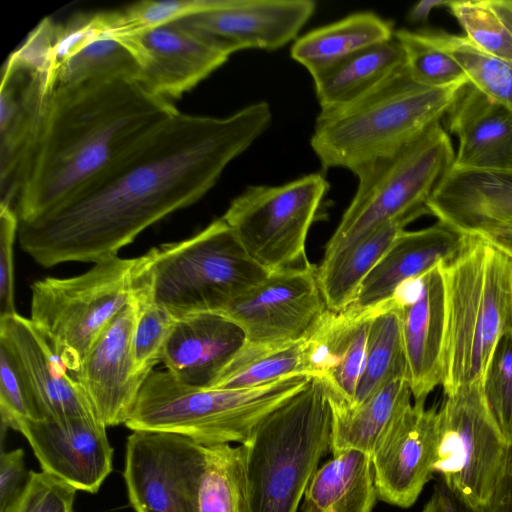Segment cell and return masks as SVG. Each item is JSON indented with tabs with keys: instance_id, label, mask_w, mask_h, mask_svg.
<instances>
[{
	"instance_id": "6da1fadb",
	"label": "cell",
	"mask_w": 512,
	"mask_h": 512,
	"mask_svg": "<svg viewBox=\"0 0 512 512\" xmlns=\"http://www.w3.org/2000/svg\"><path fill=\"white\" fill-rule=\"evenodd\" d=\"M271 120L265 101L222 118L177 111L75 196L20 222L21 248L47 268L117 256L146 228L200 200Z\"/></svg>"
},
{
	"instance_id": "7a4b0ae2",
	"label": "cell",
	"mask_w": 512,
	"mask_h": 512,
	"mask_svg": "<svg viewBox=\"0 0 512 512\" xmlns=\"http://www.w3.org/2000/svg\"><path fill=\"white\" fill-rule=\"evenodd\" d=\"M177 111L135 79L55 90L20 185L19 221L41 216L75 196Z\"/></svg>"
},
{
	"instance_id": "3957f363",
	"label": "cell",
	"mask_w": 512,
	"mask_h": 512,
	"mask_svg": "<svg viewBox=\"0 0 512 512\" xmlns=\"http://www.w3.org/2000/svg\"><path fill=\"white\" fill-rule=\"evenodd\" d=\"M444 288V395L483 382L499 341L512 335V257L478 234L439 264Z\"/></svg>"
},
{
	"instance_id": "277c9868",
	"label": "cell",
	"mask_w": 512,
	"mask_h": 512,
	"mask_svg": "<svg viewBox=\"0 0 512 512\" xmlns=\"http://www.w3.org/2000/svg\"><path fill=\"white\" fill-rule=\"evenodd\" d=\"M464 86H422L404 66L357 100L321 110L310 139L312 150L324 169L353 172L394 154L439 122Z\"/></svg>"
},
{
	"instance_id": "5b68a950",
	"label": "cell",
	"mask_w": 512,
	"mask_h": 512,
	"mask_svg": "<svg viewBox=\"0 0 512 512\" xmlns=\"http://www.w3.org/2000/svg\"><path fill=\"white\" fill-rule=\"evenodd\" d=\"M332 395L310 377L241 444L250 512H297L300 500L330 449Z\"/></svg>"
},
{
	"instance_id": "8992f818",
	"label": "cell",
	"mask_w": 512,
	"mask_h": 512,
	"mask_svg": "<svg viewBox=\"0 0 512 512\" xmlns=\"http://www.w3.org/2000/svg\"><path fill=\"white\" fill-rule=\"evenodd\" d=\"M138 258L135 290L176 318L220 312L270 273L248 255L222 217Z\"/></svg>"
},
{
	"instance_id": "52a82bcc",
	"label": "cell",
	"mask_w": 512,
	"mask_h": 512,
	"mask_svg": "<svg viewBox=\"0 0 512 512\" xmlns=\"http://www.w3.org/2000/svg\"><path fill=\"white\" fill-rule=\"evenodd\" d=\"M309 379L297 374L256 387L226 389L189 385L167 370L152 371L125 426L132 431L178 434L202 446L241 445Z\"/></svg>"
},
{
	"instance_id": "ba28073f",
	"label": "cell",
	"mask_w": 512,
	"mask_h": 512,
	"mask_svg": "<svg viewBox=\"0 0 512 512\" xmlns=\"http://www.w3.org/2000/svg\"><path fill=\"white\" fill-rule=\"evenodd\" d=\"M454 157L450 137L437 122L394 154L354 170L356 192L326 245L322 261L345 251L386 222L430 214L426 203Z\"/></svg>"
},
{
	"instance_id": "9c48e42d",
	"label": "cell",
	"mask_w": 512,
	"mask_h": 512,
	"mask_svg": "<svg viewBox=\"0 0 512 512\" xmlns=\"http://www.w3.org/2000/svg\"><path fill=\"white\" fill-rule=\"evenodd\" d=\"M139 258L118 255L72 277H46L31 286L30 319L73 375L94 343L135 294Z\"/></svg>"
},
{
	"instance_id": "30bf717a",
	"label": "cell",
	"mask_w": 512,
	"mask_h": 512,
	"mask_svg": "<svg viewBox=\"0 0 512 512\" xmlns=\"http://www.w3.org/2000/svg\"><path fill=\"white\" fill-rule=\"evenodd\" d=\"M327 191L321 173L276 186H248L222 218L248 255L267 271L300 267L309 263L306 239Z\"/></svg>"
},
{
	"instance_id": "8fae6325",
	"label": "cell",
	"mask_w": 512,
	"mask_h": 512,
	"mask_svg": "<svg viewBox=\"0 0 512 512\" xmlns=\"http://www.w3.org/2000/svg\"><path fill=\"white\" fill-rule=\"evenodd\" d=\"M434 471L472 506L487 508L505 467L509 444L486 403L482 382L444 395Z\"/></svg>"
},
{
	"instance_id": "7c38bea8",
	"label": "cell",
	"mask_w": 512,
	"mask_h": 512,
	"mask_svg": "<svg viewBox=\"0 0 512 512\" xmlns=\"http://www.w3.org/2000/svg\"><path fill=\"white\" fill-rule=\"evenodd\" d=\"M204 446L173 433L133 431L123 478L135 512H195Z\"/></svg>"
},
{
	"instance_id": "4fadbf2b",
	"label": "cell",
	"mask_w": 512,
	"mask_h": 512,
	"mask_svg": "<svg viewBox=\"0 0 512 512\" xmlns=\"http://www.w3.org/2000/svg\"><path fill=\"white\" fill-rule=\"evenodd\" d=\"M327 310L317 266L270 272L220 312L244 332L246 343L282 345L305 338Z\"/></svg>"
},
{
	"instance_id": "5bb4252c",
	"label": "cell",
	"mask_w": 512,
	"mask_h": 512,
	"mask_svg": "<svg viewBox=\"0 0 512 512\" xmlns=\"http://www.w3.org/2000/svg\"><path fill=\"white\" fill-rule=\"evenodd\" d=\"M53 93L42 70L14 52L7 58L0 85V205L14 208Z\"/></svg>"
},
{
	"instance_id": "9a60e30c",
	"label": "cell",
	"mask_w": 512,
	"mask_h": 512,
	"mask_svg": "<svg viewBox=\"0 0 512 512\" xmlns=\"http://www.w3.org/2000/svg\"><path fill=\"white\" fill-rule=\"evenodd\" d=\"M315 9L312 0H210L203 11L178 21L230 56L295 41Z\"/></svg>"
},
{
	"instance_id": "2e32d148",
	"label": "cell",
	"mask_w": 512,
	"mask_h": 512,
	"mask_svg": "<svg viewBox=\"0 0 512 512\" xmlns=\"http://www.w3.org/2000/svg\"><path fill=\"white\" fill-rule=\"evenodd\" d=\"M113 37L134 55L139 67L137 81L167 100L180 98L229 58L179 21Z\"/></svg>"
},
{
	"instance_id": "e0dca14e",
	"label": "cell",
	"mask_w": 512,
	"mask_h": 512,
	"mask_svg": "<svg viewBox=\"0 0 512 512\" xmlns=\"http://www.w3.org/2000/svg\"><path fill=\"white\" fill-rule=\"evenodd\" d=\"M106 426L96 416L22 421L41 469L76 490L96 493L113 469V448Z\"/></svg>"
},
{
	"instance_id": "ac0fdd59",
	"label": "cell",
	"mask_w": 512,
	"mask_h": 512,
	"mask_svg": "<svg viewBox=\"0 0 512 512\" xmlns=\"http://www.w3.org/2000/svg\"><path fill=\"white\" fill-rule=\"evenodd\" d=\"M439 436L436 407L415 401L396 420L372 456L377 497L408 508L435 473Z\"/></svg>"
},
{
	"instance_id": "d6986e66",
	"label": "cell",
	"mask_w": 512,
	"mask_h": 512,
	"mask_svg": "<svg viewBox=\"0 0 512 512\" xmlns=\"http://www.w3.org/2000/svg\"><path fill=\"white\" fill-rule=\"evenodd\" d=\"M0 345L13 358L41 420L95 416L83 388L30 318L0 317Z\"/></svg>"
},
{
	"instance_id": "ffe728a7",
	"label": "cell",
	"mask_w": 512,
	"mask_h": 512,
	"mask_svg": "<svg viewBox=\"0 0 512 512\" xmlns=\"http://www.w3.org/2000/svg\"><path fill=\"white\" fill-rule=\"evenodd\" d=\"M135 297L112 320L73 377L83 388L95 416L106 426L127 422L147 376L134 372L132 334Z\"/></svg>"
},
{
	"instance_id": "44dd1931",
	"label": "cell",
	"mask_w": 512,
	"mask_h": 512,
	"mask_svg": "<svg viewBox=\"0 0 512 512\" xmlns=\"http://www.w3.org/2000/svg\"><path fill=\"white\" fill-rule=\"evenodd\" d=\"M373 308L326 310L305 337L306 374L323 380L333 396L353 408L363 370Z\"/></svg>"
},
{
	"instance_id": "7402d4cb",
	"label": "cell",
	"mask_w": 512,
	"mask_h": 512,
	"mask_svg": "<svg viewBox=\"0 0 512 512\" xmlns=\"http://www.w3.org/2000/svg\"><path fill=\"white\" fill-rule=\"evenodd\" d=\"M439 264L397 299L407 379L415 401L426 400L442 381L444 288Z\"/></svg>"
},
{
	"instance_id": "603a6c76",
	"label": "cell",
	"mask_w": 512,
	"mask_h": 512,
	"mask_svg": "<svg viewBox=\"0 0 512 512\" xmlns=\"http://www.w3.org/2000/svg\"><path fill=\"white\" fill-rule=\"evenodd\" d=\"M245 343L243 330L223 314H190L177 318L161 362L179 381L211 387Z\"/></svg>"
},
{
	"instance_id": "cb8c5ba5",
	"label": "cell",
	"mask_w": 512,
	"mask_h": 512,
	"mask_svg": "<svg viewBox=\"0 0 512 512\" xmlns=\"http://www.w3.org/2000/svg\"><path fill=\"white\" fill-rule=\"evenodd\" d=\"M464 242L465 234L441 221L420 230H403L362 281L348 308L365 311L388 302L403 284L456 255Z\"/></svg>"
},
{
	"instance_id": "d4e9b609",
	"label": "cell",
	"mask_w": 512,
	"mask_h": 512,
	"mask_svg": "<svg viewBox=\"0 0 512 512\" xmlns=\"http://www.w3.org/2000/svg\"><path fill=\"white\" fill-rule=\"evenodd\" d=\"M426 206L429 213L462 234L512 221V170L450 168Z\"/></svg>"
},
{
	"instance_id": "484cf974",
	"label": "cell",
	"mask_w": 512,
	"mask_h": 512,
	"mask_svg": "<svg viewBox=\"0 0 512 512\" xmlns=\"http://www.w3.org/2000/svg\"><path fill=\"white\" fill-rule=\"evenodd\" d=\"M459 147L452 168L512 170V108L465 85L446 112Z\"/></svg>"
},
{
	"instance_id": "4316f807",
	"label": "cell",
	"mask_w": 512,
	"mask_h": 512,
	"mask_svg": "<svg viewBox=\"0 0 512 512\" xmlns=\"http://www.w3.org/2000/svg\"><path fill=\"white\" fill-rule=\"evenodd\" d=\"M331 395L333 421L330 450L333 456L355 449L372 457L399 416L412 404L407 375L391 379L352 409Z\"/></svg>"
},
{
	"instance_id": "83f0119b",
	"label": "cell",
	"mask_w": 512,
	"mask_h": 512,
	"mask_svg": "<svg viewBox=\"0 0 512 512\" xmlns=\"http://www.w3.org/2000/svg\"><path fill=\"white\" fill-rule=\"evenodd\" d=\"M377 493L372 457L349 449L317 469L304 494L303 512H372Z\"/></svg>"
},
{
	"instance_id": "f1b7e54d",
	"label": "cell",
	"mask_w": 512,
	"mask_h": 512,
	"mask_svg": "<svg viewBox=\"0 0 512 512\" xmlns=\"http://www.w3.org/2000/svg\"><path fill=\"white\" fill-rule=\"evenodd\" d=\"M394 33L391 21L374 12H357L298 37L290 55L312 76L348 56L393 39Z\"/></svg>"
},
{
	"instance_id": "f546056e",
	"label": "cell",
	"mask_w": 512,
	"mask_h": 512,
	"mask_svg": "<svg viewBox=\"0 0 512 512\" xmlns=\"http://www.w3.org/2000/svg\"><path fill=\"white\" fill-rule=\"evenodd\" d=\"M405 66L395 38L364 49L312 75L321 110L337 108L369 93Z\"/></svg>"
},
{
	"instance_id": "4dcf8cb0",
	"label": "cell",
	"mask_w": 512,
	"mask_h": 512,
	"mask_svg": "<svg viewBox=\"0 0 512 512\" xmlns=\"http://www.w3.org/2000/svg\"><path fill=\"white\" fill-rule=\"evenodd\" d=\"M417 218L411 215L386 222L345 251L317 265V279L328 310L343 311L353 303L365 277L396 237Z\"/></svg>"
},
{
	"instance_id": "1f68e13d",
	"label": "cell",
	"mask_w": 512,
	"mask_h": 512,
	"mask_svg": "<svg viewBox=\"0 0 512 512\" xmlns=\"http://www.w3.org/2000/svg\"><path fill=\"white\" fill-rule=\"evenodd\" d=\"M407 375L400 308L396 297L373 308L363 370L353 408L362 404L391 379ZM352 409V408H351Z\"/></svg>"
},
{
	"instance_id": "d6a6232c",
	"label": "cell",
	"mask_w": 512,
	"mask_h": 512,
	"mask_svg": "<svg viewBox=\"0 0 512 512\" xmlns=\"http://www.w3.org/2000/svg\"><path fill=\"white\" fill-rule=\"evenodd\" d=\"M195 512H250L241 446H204Z\"/></svg>"
},
{
	"instance_id": "836d02e7",
	"label": "cell",
	"mask_w": 512,
	"mask_h": 512,
	"mask_svg": "<svg viewBox=\"0 0 512 512\" xmlns=\"http://www.w3.org/2000/svg\"><path fill=\"white\" fill-rule=\"evenodd\" d=\"M297 374L307 375L305 338L282 345L245 343L211 387L251 388Z\"/></svg>"
},
{
	"instance_id": "e575fe53",
	"label": "cell",
	"mask_w": 512,
	"mask_h": 512,
	"mask_svg": "<svg viewBox=\"0 0 512 512\" xmlns=\"http://www.w3.org/2000/svg\"><path fill=\"white\" fill-rule=\"evenodd\" d=\"M139 67L132 52L118 39L105 34L86 43L57 71L55 90L89 82L138 79Z\"/></svg>"
},
{
	"instance_id": "d590c367",
	"label": "cell",
	"mask_w": 512,
	"mask_h": 512,
	"mask_svg": "<svg viewBox=\"0 0 512 512\" xmlns=\"http://www.w3.org/2000/svg\"><path fill=\"white\" fill-rule=\"evenodd\" d=\"M434 45L451 55L464 70L469 84L512 108V65L483 51L465 36L443 30L421 29Z\"/></svg>"
},
{
	"instance_id": "8d00e7d4",
	"label": "cell",
	"mask_w": 512,
	"mask_h": 512,
	"mask_svg": "<svg viewBox=\"0 0 512 512\" xmlns=\"http://www.w3.org/2000/svg\"><path fill=\"white\" fill-rule=\"evenodd\" d=\"M448 9L469 41L512 65V0H456Z\"/></svg>"
},
{
	"instance_id": "74e56055",
	"label": "cell",
	"mask_w": 512,
	"mask_h": 512,
	"mask_svg": "<svg viewBox=\"0 0 512 512\" xmlns=\"http://www.w3.org/2000/svg\"><path fill=\"white\" fill-rule=\"evenodd\" d=\"M394 38L402 48L405 69L416 83L430 88H446L469 84V80L447 52L431 43L421 29L395 30Z\"/></svg>"
},
{
	"instance_id": "f35d334b",
	"label": "cell",
	"mask_w": 512,
	"mask_h": 512,
	"mask_svg": "<svg viewBox=\"0 0 512 512\" xmlns=\"http://www.w3.org/2000/svg\"><path fill=\"white\" fill-rule=\"evenodd\" d=\"M136 316L132 334L134 372L148 376L162 353L177 318L135 290Z\"/></svg>"
},
{
	"instance_id": "ab89813d",
	"label": "cell",
	"mask_w": 512,
	"mask_h": 512,
	"mask_svg": "<svg viewBox=\"0 0 512 512\" xmlns=\"http://www.w3.org/2000/svg\"><path fill=\"white\" fill-rule=\"evenodd\" d=\"M209 4L210 0H146L109 10L106 14L110 35H128L175 22L203 11Z\"/></svg>"
},
{
	"instance_id": "60d3db41",
	"label": "cell",
	"mask_w": 512,
	"mask_h": 512,
	"mask_svg": "<svg viewBox=\"0 0 512 512\" xmlns=\"http://www.w3.org/2000/svg\"><path fill=\"white\" fill-rule=\"evenodd\" d=\"M483 393L488 408L506 438L512 444V335L497 344L483 377Z\"/></svg>"
},
{
	"instance_id": "b9f144b4",
	"label": "cell",
	"mask_w": 512,
	"mask_h": 512,
	"mask_svg": "<svg viewBox=\"0 0 512 512\" xmlns=\"http://www.w3.org/2000/svg\"><path fill=\"white\" fill-rule=\"evenodd\" d=\"M76 491L52 474L29 471L24 488L5 512H73Z\"/></svg>"
},
{
	"instance_id": "7bdbcfd3",
	"label": "cell",
	"mask_w": 512,
	"mask_h": 512,
	"mask_svg": "<svg viewBox=\"0 0 512 512\" xmlns=\"http://www.w3.org/2000/svg\"><path fill=\"white\" fill-rule=\"evenodd\" d=\"M0 414L2 425L17 430L25 420H41L8 350L0 345Z\"/></svg>"
},
{
	"instance_id": "ee69618b",
	"label": "cell",
	"mask_w": 512,
	"mask_h": 512,
	"mask_svg": "<svg viewBox=\"0 0 512 512\" xmlns=\"http://www.w3.org/2000/svg\"><path fill=\"white\" fill-rule=\"evenodd\" d=\"M19 225L15 208L0 205V317L17 313L14 302L13 247Z\"/></svg>"
},
{
	"instance_id": "f6af8a7d",
	"label": "cell",
	"mask_w": 512,
	"mask_h": 512,
	"mask_svg": "<svg viewBox=\"0 0 512 512\" xmlns=\"http://www.w3.org/2000/svg\"><path fill=\"white\" fill-rule=\"evenodd\" d=\"M29 477L21 448L0 455V512H5L17 499Z\"/></svg>"
},
{
	"instance_id": "bcb514c9",
	"label": "cell",
	"mask_w": 512,
	"mask_h": 512,
	"mask_svg": "<svg viewBox=\"0 0 512 512\" xmlns=\"http://www.w3.org/2000/svg\"><path fill=\"white\" fill-rule=\"evenodd\" d=\"M486 511L512 512V444L509 446L501 480Z\"/></svg>"
},
{
	"instance_id": "7dc6e473",
	"label": "cell",
	"mask_w": 512,
	"mask_h": 512,
	"mask_svg": "<svg viewBox=\"0 0 512 512\" xmlns=\"http://www.w3.org/2000/svg\"><path fill=\"white\" fill-rule=\"evenodd\" d=\"M434 493L440 512H487L485 508L472 506L461 499L441 479L436 483Z\"/></svg>"
},
{
	"instance_id": "c3c4849f",
	"label": "cell",
	"mask_w": 512,
	"mask_h": 512,
	"mask_svg": "<svg viewBox=\"0 0 512 512\" xmlns=\"http://www.w3.org/2000/svg\"><path fill=\"white\" fill-rule=\"evenodd\" d=\"M472 234L482 236L512 257V221L492 225Z\"/></svg>"
},
{
	"instance_id": "681fc988",
	"label": "cell",
	"mask_w": 512,
	"mask_h": 512,
	"mask_svg": "<svg viewBox=\"0 0 512 512\" xmlns=\"http://www.w3.org/2000/svg\"><path fill=\"white\" fill-rule=\"evenodd\" d=\"M450 0H422L416 3L409 12V19L413 22H423L429 17L430 12L438 7L450 4Z\"/></svg>"
},
{
	"instance_id": "f907efd6",
	"label": "cell",
	"mask_w": 512,
	"mask_h": 512,
	"mask_svg": "<svg viewBox=\"0 0 512 512\" xmlns=\"http://www.w3.org/2000/svg\"><path fill=\"white\" fill-rule=\"evenodd\" d=\"M421 512H440L437 496L434 492Z\"/></svg>"
}]
</instances>
